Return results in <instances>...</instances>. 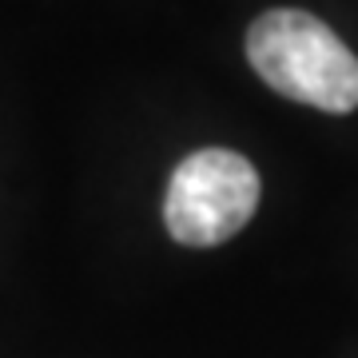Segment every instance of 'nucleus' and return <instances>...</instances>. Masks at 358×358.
Returning a JSON list of instances; mask_svg holds the SVG:
<instances>
[{
  "mask_svg": "<svg viewBox=\"0 0 358 358\" xmlns=\"http://www.w3.org/2000/svg\"><path fill=\"white\" fill-rule=\"evenodd\" d=\"M247 60L271 92L346 115L358 108V56L319 16L271 8L247 28Z\"/></svg>",
  "mask_w": 358,
  "mask_h": 358,
  "instance_id": "1",
  "label": "nucleus"
},
{
  "mask_svg": "<svg viewBox=\"0 0 358 358\" xmlns=\"http://www.w3.org/2000/svg\"><path fill=\"white\" fill-rule=\"evenodd\" d=\"M259 192V171L247 155L227 148L192 152L171 171L164 227L183 247H219L251 223Z\"/></svg>",
  "mask_w": 358,
  "mask_h": 358,
  "instance_id": "2",
  "label": "nucleus"
}]
</instances>
